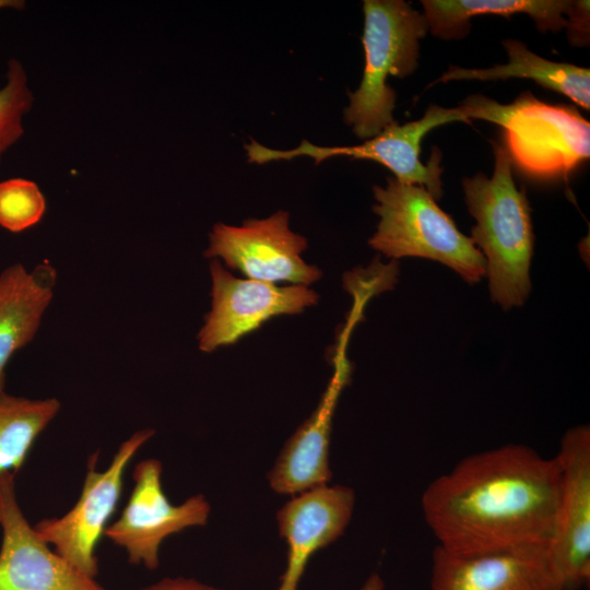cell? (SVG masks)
<instances>
[{"label": "cell", "instance_id": "cell-1", "mask_svg": "<svg viewBox=\"0 0 590 590\" xmlns=\"http://www.w3.org/2000/svg\"><path fill=\"white\" fill-rule=\"evenodd\" d=\"M560 488L558 463L524 445L470 455L422 495L438 546L460 553L550 544Z\"/></svg>", "mask_w": 590, "mask_h": 590}, {"label": "cell", "instance_id": "cell-2", "mask_svg": "<svg viewBox=\"0 0 590 590\" xmlns=\"http://www.w3.org/2000/svg\"><path fill=\"white\" fill-rule=\"evenodd\" d=\"M495 167L462 179L464 201L476 224L473 244L486 261L491 298L505 310L527 299L534 236L526 189L512 178V161L505 145L494 143Z\"/></svg>", "mask_w": 590, "mask_h": 590}, {"label": "cell", "instance_id": "cell-3", "mask_svg": "<svg viewBox=\"0 0 590 590\" xmlns=\"http://www.w3.org/2000/svg\"><path fill=\"white\" fill-rule=\"evenodd\" d=\"M363 9L365 67L358 88L349 93L344 121L359 139H371L394 122L397 96L388 78L402 79L417 69L428 24L403 0H365Z\"/></svg>", "mask_w": 590, "mask_h": 590}, {"label": "cell", "instance_id": "cell-4", "mask_svg": "<svg viewBox=\"0 0 590 590\" xmlns=\"http://www.w3.org/2000/svg\"><path fill=\"white\" fill-rule=\"evenodd\" d=\"M380 217L368 244L388 258L421 257L441 262L470 283L486 274V261L435 198L420 185L388 178L373 188Z\"/></svg>", "mask_w": 590, "mask_h": 590}, {"label": "cell", "instance_id": "cell-5", "mask_svg": "<svg viewBox=\"0 0 590 590\" xmlns=\"http://www.w3.org/2000/svg\"><path fill=\"white\" fill-rule=\"evenodd\" d=\"M461 106L470 119L504 128L511 161L529 176L567 177L590 155V123L573 107L547 104L530 92L508 105L472 95Z\"/></svg>", "mask_w": 590, "mask_h": 590}, {"label": "cell", "instance_id": "cell-6", "mask_svg": "<svg viewBox=\"0 0 590 590\" xmlns=\"http://www.w3.org/2000/svg\"><path fill=\"white\" fill-rule=\"evenodd\" d=\"M469 111L463 107L444 108L430 105L425 115L404 125L392 122L378 135L362 144L350 146H318L304 140L293 150H273L255 140L245 145L250 163L264 164L279 160H292L297 156H309L320 163L333 156L366 158L380 163L389 168L394 178L404 184L420 185L435 198L442 196L439 166L440 153L434 152L427 165L420 160L421 141L432 129L452 121H469Z\"/></svg>", "mask_w": 590, "mask_h": 590}, {"label": "cell", "instance_id": "cell-7", "mask_svg": "<svg viewBox=\"0 0 590 590\" xmlns=\"http://www.w3.org/2000/svg\"><path fill=\"white\" fill-rule=\"evenodd\" d=\"M154 434L152 428L133 433L120 444L105 470L95 469L97 455H93L73 507L60 517L46 518L33 526L61 557L88 577L95 578L98 573L95 551L121 497L125 471Z\"/></svg>", "mask_w": 590, "mask_h": 590}, {"label": "cell", "instance_id": "cell-8", "mask_svg": "<svg viewBox=\"0 0 590 590\" xmlns=\"http://www.w3.org/2000/svg\"><path fill=\"white\" fill-rule=\"evenodd\" d=\"M162 462L154 458L138 462L132 472L133 487L119 518L104 535L128 555L134 565L156 569L163 541L191 527L205 526L211 506L202 494L174 505L162 485Z\"/></svg>", "mask_w": 590, "mask_h": 590}, {"label": "cell", "instance_id": "cell-9", "mask_svg": "<svg viewBox=\"0 0 590 590\" xmlns=\"http://www.w3.org/2000/svg\"><path fill=\"white\" fill-rule=\"evenodd\" d=\"M290 215L278 211L262 220L250 219L240 226L216 223L209 234L208 259H222L226 268L248 279L309 286L321 279V270L302 255L307 240L290 228Z\"/></svg>", "mask_w": 590, "mask_h": 590}, {"label": "cell", "instance_id": "cell-10", "mask_svg": "<svg viewBox=\"0 0 590 590\" xmlns=\"http://www.w3.org/2000/svg\"><path fill=\"white\" fill-rule=\"evenodd\" d=\"M210 273L211 309L198 333L204 353L235 343L272 317L300 314L319 299L308 286L236 278L217 259L211 260Z\"/></svg>", "mask_w": 590, "mask_h": 590}, {"label": "cell", "instance_id": "cell-11", "mask_svg": "<svg viewBox=\"0 0 590 590\" xmlns=\"http://www.w3.org/2000/svg\"><path fill=\"white\" fill-rule=\"evenodd\" d=\"M430 590H564L550 544L460 553L436 546Z\"/></svg>", "mask_w": 590, "mask_h": 590}, {"label": "cell", "instance_id": "cell-12", "mask_svg": "<svg viewBox=\"0 0 590 590\" xmlns=\"http://www.w3.org/2000/svg\"><path fill=\"white\" fill-rule=\"evenodd\" d=\"M0 590H107L36 533L19 505L12 472L0 475Z\"/></svg>", "mask_w": 590, "mask_h": 590}, {"label": "cell", "instance_id": "cell-13", "mask_svg": "<svg viewBox=\"0 0 590 590\" xmlns=\"http://www.w3.org/2000/svg\"><path fill=\"white\" fill-rule=\"evenodd\" d=\"M555 459L560 488L551 554L564 590L590 580V429L577 426L562 438Z\"/></svg>", "mask_w": 590, "mask_h": 590}, {"label": "cell", "instance_id": "cell-14", "mask_svg": "<svg viewBox=\"0 0 590 590\" xmlns=\"http://www.w3.org/2000/svg\"><path fill=\"white\" fill-rule=\"evenodd\" d=\"M354 506V491L343 485L328 484L291 496L276 514L286 544V566L276 590H298L310 558L344 533Z\"/></svg>", "mask_w": 590, "mask_h": 590}, {"label": "cell", "instance_id": "cell-15", "mask_svg": "<svg viewBox=\"0 0 590 590\" xmlns=\"http://www.w3.org/2000/svg\"><path fill=\"white\" fill-rule=\"evenodd\" d=\"M333 357V374L311 415L296 429L284 445L268 473L272 491L294 496L328 485L331 477L329 448L332 420L339 397L349 377V363L343 342Z\"/></svg>", "mask_w": 590, "mask_h": 590}, {"label": "cell", "instance_id": "cell-16", "mask_svg": "<svg viewBox=\"0 0 590 590\" xmlns=\"http://www.w3.org/2000/svg\"><path fill=\"white\" fill-rule=\"evenodd\" d=\"M56 283L57 271L47 260L32 270L14 263L0 272V393L10 359L37 334Z\"/></svg>", "mask_w": 590, "mask_h": 590}, {"label": "cell", "instance_id": "cell-17", "mask_svg": "<svg viewBox=\"0 0 590 590\" xmlns=\"http://www.w3.org/2000/svg\"><path fill=\"white\" fill-rule=\"evenodd\" d=\"M581 1L567 0H423L428 31L442 39L464 37L473 16L494 14L509 17L528 14L541 32H558L570 26L569 17Z\"/></svg>", "mask_w": 590, "mask_h": 590}, {"label": "cell", "instance_id": "cell-18", "mask_svg": "<svg viewBox=\"0 0 590 590\" xmlns=\"http://www.w3.org/2000/svg\"><path fill=\"white\" fill-rule=\"evenodd\" d=\"M509 62L491 68L450 66L437 82L452 80L531 79L541 86L564 94L585 109L590 107V71L571 63L555 62L538 56L518 39L502 42Z\"/></svg>", "mask_w": 590, "mask_h": 590}, {"label": "cell", "instance_id": "cell-19", "mask_svg": "<svg viewBox=\"0 0 590 590\" xmlns=\"http://www.w3.org/2000/svg\"><path fill=\"white\" fill-rule=\"evenodd\" d=\"M56 398L30 399L0 393V475L16 473L36 439L60 411Z\"/></svg>", "mask_w": 590, "mask_h": 590}, {"label": "cell", "instance_id": "cell-20", "mask_svg": "<svg viewBox=\"0 0 590 590\" xmlns=\"http://www.w3.org/2000/svg\"><path fill=\"white\" fill-rule=\"evenodd\" d=\"M34 95L26 70L16 58L8 61L5 82L0 87V162L24 134V119L32 110Z\"/></svg>", "mask_w": 590, "mask_h": 590}, {"label": "cell", "instance_id": "cell-21", "mask_svg": "<svg viewBox=\"0 0 590 590\" xmlns=\"http://www.w3.org/2000/svg\"><path fill=\"white\" fill-rule=\"evenodd\" d=\"M39 186L25 178L0 181V227L21 233L38 224L46 212Z\"/></svg>", "mask_w": 590, "mask_h": 590}, {"label": "cell", "instance_id": "cell-22", "mask_svg": "<svg viewBox=\"0 0 590 590\" xmlns=\"http://www.w3.org/2000/svg\"><path fill=\"white\" fill-rule=\"evenodd\" d=\"M140 590H222V589L204 585L192 578L166 577Z\"/></svg>", "mask_w": 590, "mask_h": 590}, {"label": "cell", "instance_id": "cell-23", "mask_svg": "<svg viewBox=\"0 0 590 590\" xmlns=\"http://www.w3.org/2000/svg\"><path fill=\"white\" fill-rule=\"evenodd\" d=\"M358 590H385L382 578L377 574H371Z\"/></svg>", "mask_w": 590, "mask_h": 590}, {"label": "cell", "instance_id": "cell-24", "mask_svg": "<svg viewBox=\"0 0 590 590\" xmlns=\"http://www.w3.org/2000/svg\"><path fill=\"white\" fill-rule=\"evenodd\" d=\"M24 1L20 0H0V10L2 9H22L24 7Z\"/></svg>", "mask_w": 590, "mask_h": 590}]
</instances>
